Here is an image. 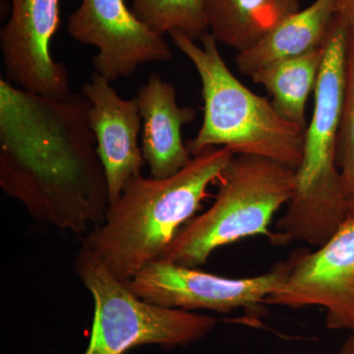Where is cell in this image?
<instances>
[{"label":"cell","instance_id":"ffe728a7","mask_svg":"<svg viewBox=\"0 0 354 354\" xmlns=\"http://www.w3.org/2000/svg\"><path fill=\"white\" fill-rule=\"evenodd\" d=\"M348 216H354V194L349 200V215Z\"/></svg>","mask_w":354,"mask_h":354},{"label":"cell","instance_id":"30bf717a","mask_svg":"<svg viewBox=\"0 0 354 354\" xmlns=\"http://www.w3.org/2000/svg\"><path fill=\"white\" fill-rule=\"evenodd\" d=\"M10 17L0 30L6 80L28 92L62 99L71 94L68 70L51 55L62 23L60 0H9Z\"/></svg>","mask_w":354,"mask_h":354},{"label":"cell","instance_id":"8fae6325","mask_svg":"<svg viewBox=\"0 0 354 354\" xmlns=\"http://www.w3.org/2000/svg\"><path fill=\"white\" fill-rule=\"evenodd\" d=\"M81 92L90 102L88 124L106 174L109 202L113 203L129 181L142 176L146 162L138 145L142 128L138 101L136 97L121 99L108 79L97 72L83 84Z\"/></svg>","mask_w":354,"mask_h":354},{"label":"cell","instance_id":"9c48e42d","mask_svg":"<svg viewBox=\"0 0 354 354\" xmlns=\"http://www.w3.org/2000/svg\"><path fill=\"white\" fill-rule=\"evenodd\" d=\"M67 30L75 41L97 48L93 67L109 82L127 78L141 64L172 58L164 36L144 25L124 0H82Z\"/></svg>","mask_w":354,"mask_h":354},{"label":"cell","instance_id":"7c38bea8","mask_svg":"<svg viewBox=\"0 0 354 354\" xmlns=\"http://www.w3.org/2000/svg\"><path fill=\"white\" fill-rule=\"evenodd\" d=\"M142 118V153L153 178L174 176L191 160L181 128L196 118L195 109L179 106L172 84L157 73L149 76L136 95Z\"/></svg>","mask_w":354,"mask_h":354},{"label":"cell","instance_id":"4fadbf2b","mask_svg":"<svg viewBox=\"0 0 354 354\" xmlns=\"http://www.w3.org/2000/svg\"><path fill=\"white\" fill-rule=\"evenodd\" d=\"M337 12L339 0H315L307 8L286 18L252 48L237 53V68L244 75L251 76L272 62L324 48Z\"/></svg>","mask_w":354,"mask_h":354},{"label":"cell","instance_id":"5bb4252c","mask_svg":"<svg viewBox=\"0 0 354 354\" xmlns=\"http://www.w3.org/2000/svg\"><path fill=\"white\" fill-rule=\"evenodd\" d=\"M204 7L214 38L239 53L298 12L300 0H204Z\"/></svg>","mask_w":354,"mask_h":354},{"label":"cell","instance_id":"d6986e66","mask_svg":"<svg viewBox=\"0 0 354 354\" xmlns=\"http://www.w3.org/2000/svg\"><path fill=\"white\" fill-rule=\"evenodd\" d=\"M337 354H354V333H351L346 341L342 344Z\"/></svg>","mask_w":354,"mask_h":354},{"label":"cell","instance_id":"9a60e30c","mask_svg":"<svg viewBox=\"0 0 354 354\" xmlns=\"http://www.w3.org/2000/svg\"><path fill=\"white\" fill-rule=\"evenodd\" d=\"M324 48L301 57L266 65L251 75L271 95L277 113L288 122L306 129V104L316 88L324 57Z\"/></svg>","mask_w":354,"mask_h":354},{"label":"cell","instance_id":"ac0fdd59","mask_svg":"<svg viewBox=\"0 0 354 354\" xmlns=\"http://www.w3.org/2000/svg\"><path fill=\"white\" fill-rule=\"evenodd\" d=\"M339 13L344 16L348 27L354 29V0H339Z\"/></svg>","mask_w":354,"mask_h":354},{"label":"cell","instance_id":"277c9868","mask_svg":"<svg viewBox=\"0 0 354 354\" xmlns=\"http://www.w3.org/2000/svg\"><path fill=\"white\" fill-rule=\"evenodd\" d=\"M169 36L194 65L202 84L204 118L196 136L186 143L191 155L225 147L234 155L258 156L297 169L306 129L283 120L269 100L254 94L232 73L211 32L202 35L201 46L178 30Z\"/></svg>","mask_w":354,"mask_h":354},{"label":"cell","instance_id":"7a4b0ae2","mask_svg":"<svg viewBox=\"0 0 354 354\" xmlns=\"http://www.w3.org/2000/svg\"><path fill=\"white\" fill-rule=\"evenodd\" d=\"M234 156L225 147H211L174 176L132 179L109 203L104 221L83 237L82 247L127 283L160 260L178 230L196 216L209 184L220 179Z\"/></svg>","mask_w":354,"mask_h":354},{"label":"cell","instance_id":"8992f818","mask_svg":"<svg viewBox=\"0 0 354 354\" xmlns=\"http://www.w3.org/2000/svg\"><path fill=\"white\" fill-rule=\"evenodd\" d=\"M74 270L94 300L92 333L83 354H125L148 344L186 348L218 326L215 317L149 304L84 247L76 254Z\"/></svg>","mask_w":354,"mask_h":354},{"label":"cell","instance_id":"e0dca14e","mask_svg":"<svg viewBox=\"0 0 354 354\" xmlns=\"http://www.w3.org/2000/svg\"><path fill=\"white\" fill-rule=\"evenodd\" d=\"M337 165L351 200L354 194V29L349 27L346 44V88L337 139Z\"/></svg>","mask_w":354,"mask_h":354},{"label":"cell","instance_id":"52a82bcc","mask_svg":"<svg viewBox=\"0 0 354 354\" xmlns=\"http://www.w3.org/2000/svg\"><path fill=\"white\" fill-rule=\"evenodd\" d=\"M288 271L286 260L260 276L230 279L158 260L125 283L137 297L165 308L223 314L244 308L258 315L268 297L285 283Z\"/></svg>","mask_w":354,"mask_h":354},{"label":"cell","instance_id":"3957f363","mask_svg":"<svg viewBox=\"0 0 354 354\" xmlns=\"http://www.w3.org/2000/svg\"><path fill=\"white\" fill-rule=\"evenodd\" d=\"M348 36V22L342 14H335L314 91L313 116L305 130L295 194L277 223L270 241L272 244L302 241L323 246L348 218L349 197L337 165Z\"/></svg>","mask_w":354,"mask_h":354},{"label":"cell","instance_id":"ba28073f","mask_svg":"<svg viewBox=\"0 0 354 354\" xmlns=\"http://www.w3.org/2000/svg\"><path fill=\"white\" fill-rule=\"evenodd\" d=\"M285 283L266 305L326 310L330 330L354 333V216H348L330 241L315 252L295 251Z\"/></svg>","mask_w":354,"mask_h":354},{"label":"cell","instance_id":"2e32d148","mask_svg":"<svg viewBox=\"0 0 354 354\" xmlns=\"http://www.w3.org/2000/svg\"><path fill=\"white\" fill-rule=\"evenodd\" d=\"M132 12L157 34L174 30L189 38H201L208 30L204 0H132Z\"/></svg>","mask_w":354,"mask_h":354},{"label":"cell","instance_id":"6da1fadb","mask_svg":"<svg viewBox=\"0 0 354 354\" xmlns=\"http://www.w3.org/2000/svg\"><path fill=\"white\" fill-rule=\"evenodd\" d=\"M88 108L82 95L44 97L0 79V187L39 223L75 234L109 204Z\"/></svg>","mask_w":354,"mask_h":354},{"label":"cell","instance_id":"5b68a950","mask_svg":"<svg viewBox=\"0 0 354 354\" xmlns=\"http://www.w3.org/2000/svg\"><path fill=\"white\" fill-rule=\"evenodd\" d=\"M215 202L178 230L160 260L197 268L220 247L274 232V214L288 204L297 186V169L270 158L234 155L220 177Z\"/></svg>","mask_w":354,"mask_h":354}]
</instances>
